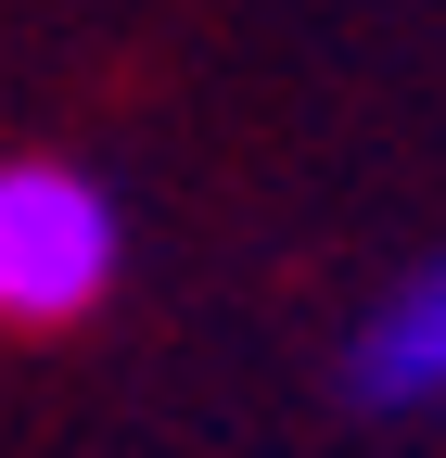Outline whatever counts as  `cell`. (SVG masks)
<instances>
[{"label":"cell","instance_id":"cell-1","mask_svg":"<svg viewBox=\"0 0 446 458\" xmlns=\"http://www.w3.org/2000/svg\"><path fill=\"white\" fill-rule=\"evenodd\" d=\"M128 267V229H116V191L90 179V165H0V318L13 331H64L116 293Z\"/></svg>","mask_w":446,"mask_h":458},{"label":"cell","instance_id":"cell-2","mask_svg":"<svg viewBox=\"0 0 446 458\" xmlns=\"http://www.w3.org/2000/svg\"><path fill=\"white\" fill-rule=\"evenodd\" d=\"M345 394H357V408H433V394H446V255H433L408 293L357 331Z\"/></svg>","mask_w":446,"mask_h":458}]
</instances>
